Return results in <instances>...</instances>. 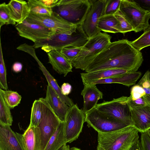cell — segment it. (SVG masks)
<instances>
[{"mask_svg":"<svg viewBox=\"0 0 150 150\" xmlns=\"http://www.w3.org/2000/svg\"><path fill=\"white\" fill-rule=\"evenodd\" d=\"M90 9L82 25L83 29L89 38L101 31L98 27L99 18L104 15L107 0H90Z\"/></svg>","mask_w":150,"mask_h":150,"instance_id":"8fae6325","label":"cell"},{"mask_svg":"<svg viewBox=\"0 0 150 150\" xmlns=\"http://www.w3.org/2000/svg\"><path fill=\"white\" fill-rule=\"evenodd\" d=\"M119 24L114 15H104L99 18L98 27L100 31L115 33H119Z\"/></svg>","mask_w":150,"mask_h":150,"instance_id":"cb8c5ba5","label":"cell"},{"mask_svg":"<svg viewBox=\"0 0 150 150\" xmlns=\"http://www.w3.org/2000/svg\"><path fill=\"white\" fill-rule=\"evenodd\" d=\"M22 67L23 65L21 63L16 62L14 63L13 65L12 69L14 72L18 73L22 71Z\"/></svg>","mask_w":150,"mask_h":150,"instance_id":"b9f144b4","label":"cell"},{"mask_svg":"<svg viewBox=\"0 0 150 150\" xmlns=\"http://www.w3.org/2000/svg\"><path fill=\"white\" fill-rule=\"evenodd\" d=\"M121 0H107L104 15H114L120 9Z\"/></svg>","mask_w":150,"mask_h":150,"instance_id":"836d02e7","label":"cell"},{"mask_svg":"<svg viewBox=\"0 0 150 150\" xmlns=\"http://www.w3.org/2000/svg\"><path fill=\"white\" fill-rule=\"evenodd\" d=\"M34 58L38 64L40 69L45 77L48 82V85L51 86L54 89L63 102L65 103L69 107L73 106L74 104L72 100L67 96H64L62 93L61 88L58 84L56 79L50 74L36 56H35Z\"/></svg>","mask_w":150,"mask_h":150,"instance_id":"7402d4cb","label":"cell"},{"mask_svg":"<svg viewBox=\"0 0 150 150\" xmlns=\"http://www.w3.org/2000/svg\"><path fill=\"white\" fill-rule=\"evenodd\" d=\"M119 22L118 30L124 35L126 33L134 31V29L119 10L114 15Z\"/></svg>","mask_w":150,"mask_h":150,"instance_id":"4dcf8cb0","label":"cell"},{"mask_svg":"<svg viewBox=\"0 0 150 150\" xmlns=\"http://www.w3.org/2000/svg\"><path fill=\"white\" fill-rule=\"evenodd\" d=\"M5 100L10 108L17 106L21 102V96L17 92L2 89Z\"/></svg>","mask_w":150,"mask_h":150,"instance_id":"f1b7e54d","label":"cell"},{"mask_svg":"<svg viewBox=\"0 0 150 150\" xmlns=\"http://www.w3.org/2000/svg\"><path fill=\"white\" fill-rule=\"evenodd\" d=\"M129 150H142L139 140L134 144Z\"/></svg>","mask_w":150,"mask_h":150,"instance_id":"7bdbcfd3","label":"cell"},{"mask_svg":"<svg viewBox=\"0 0 150 150\" xmlns=\"http://www.w3.org/2000/svg\"><path fill=\"white\" fill-rule=\"evenodd\" d=\"M0 88L4 90L8 89L6 79V71L5 64L0 42Z\"/></svg>","mask_w":150,"mask_h":150,"instance_id":"1f68e13d","label":"cell"},{"mask_svg":"<svg viewBox=\"0 0 150 150\" xmlns=\"http://www.w3.org/2000/svg\"><path fill=\"white\" fill-rule=\"evenodd\" d=\"M149 79L150 80V70L149 71Z\"/></svg>","mask_w":150,"mask_h":150,"instance_id":"c3c4849f","label":"cell"},{"mask_svg":"<svg viewBox=\"0 0 150 150\" xmlns=\"http://www.w3.org/2000/svg\"><path fill=\"white\" fill-rule=\"evenodd\" d=\"M130 73L125 70L118 69H107L80 74L83 85L89 84L95 81L122 75Z\"/></svg>","mask_w":150,"mask_h":150,"instance_id":"d6986e66","label":"cell"},{"mask_svg":"<svg viewBox=\"0 0 150 150\" xmlns=\"http://www.w3.org/2000/svg\"><path fill=\"white\" fill-rule=\"evenodd\" d=\"M42 5L48 8H52L57 6L59 0H35Z\"/></svg>","mask_w":150,"mask_h":150,"instance_id":"f35d334b","label":"cell"},{"mask_svg":"<svg viewBox=\"0 0 150 150\" xmlns=\"http://www.w3.org/2000/svg\"><path fill=\"white\" fill-rule=\"evenodd\" d=\"M15 27L21 37L29 39L34 43L50 39L56 33L40 25L30 22L25 19L17 24Z\"/></svg>","mask_w":150,"mask_h":150,"instance_id":"7c38bea8","label":"cell"},{"mask_svg":"<svg viewBox=\"0 0 150 150\" xmlns=\"http://www.w3.org/2000/svg\"><path fill=\"white\" fill-rule=\"evenodd\" d=\"M48 63L53 69L59 74H63L65 77L69 73L72 71L71 62L67 59L60 50H54L47 53Z\"/></svg>","mask_w":150,"mask_h":150,"instance_id":"2e32d148","label":"cell"},{"mask_svg":"<svg viewBox=\"0 0 150 150\" xmlns=\"http://www.w3.org/2000/svg\"><path fill=\"white\" fill-rule=\"evenodd\" d=\"M30 13L38 15H51L53 11L52 8L45 7L37 2L35 0L27 1Z\"/></svg>","mask_w":150,"mask_h":150,"instance_id":"83f0119b","label":"cell"},{"mask_svg":"<svg viewBox=\"0 0 150 150\" xmlns=\"http://www.w3.org/2000/svg\"><path fill=\"white\" fill-rule=\"evenodd\" d=\"M111 38L109 34L101 32L89 38L78 55L71 62L73 67L85 71L93 59L111 43Z\"/></svg>","mask_w":150,"mask_h":150,"instance_id":"3957f363","label":"cell"},{"mask_svg":"<svg viewBox=\"0 0 150 150\" xmlns=\"http://www.w3.org/2000/svg\"><path fill=\"white\" fill-rule=\"evenodd\" d=\"M132 126L139 131L145 132L150 128V106L131 108Z\"/></svg>","mask_w":150,"mask_h":150,"instance_id":"5bb4252c","label":"cell"},{"mask_svg":"<svg viewBox=\"0 0 150 150\" xmlns=\"http://www.w3.org/2000/svg\"><path fill=\"white\" fill-rule=\"evenodd\" d=\"M13 122L10 108L5 100L2 89H0V125L11 126Z\"/></svg>","mask_w":150,"mask_h":150,"instance_id":"d4e9b609","label":"cell"},{"mask_svg":"<svg viewBox=\"0 0 150 150\" xmlns=\"http://www.w3.org/2000/svg\"><path fill=\"white\" fill-rule=\"evenodd\" d=\"M65 137L64 122H61L51 137L44 150H58L67 143Z\"/></svg>","mask_w":150,"mask_h":150,"instance_id":"603a6c76","label":"cell"},{"mask_svg":"<svg viewBox=\"0 0 150 150\" xmlns=\"http://www.w3.org/2000/svg\"><path fill=\"white\" fill-rule=\"evenodd\" d=\"M146 95L143 88L137 84L131 88L129 97L131 100H134L144 97Z\"/></svg>","mask_w":150,"mask_h":150,"instance_id":"e575fe53","label":"cell"},{"mask_svg":"<svg viewBox=\"0 0 150 150\" xmlns=\"http://www.w3.org/2000/svg\"><path fill=\"white\" fill-rule=\"evenodd\" d=\"M0 150H26L23 134L15 132L10 126L0 125Z\"/></svg>","mask_w":150,"mask_h":150,"instance_id":"4fadbf2b","label":"cell"},{"mask_svg":"<svg viewBox=\"0 0 150 150\" xmlns=\"http://www.w3.org/2000/svg\"><path fill=\"white\" fill-rule=\"evenodd\" d=\"M144 97L147 104L150 106V95H146Z\"/></svg>","mask_w":150,"mask_h":150,"instance_id":"ee69618b","label":"cell"},{"mask_svg":"<svg viewBox=\"0 0 150 150\" xmlns=\"http://www.w3.org/2000/svg\"><path fill=\"white\" fill-rule=\"evenodd\" d=\"M70 150H81L80 149L75 147H73L70 149Z\"/></svg>","mask_w":150,"mask_h":150,"instance_id":"7dc6e473","label":"cell"},{"mask_svg":"<svg viewBox=\"0 0 150 150\" xmlns=\"http://www.w3.org/2000/svg\"><path fill=\"white\" fill-rule=\"evenodd\" d=\"M150 138V128L148 129L146 132Z\"/></svg>","mask_w":150,"mask_h":150,"instance_id":"bcb514c9","label":"cell"},{"mask_svg":"<svg viewBox=\"0 0 150 150\" xmlns=\"http://www.w3.org/2000/svg\"><path fill=\"white\" fill-rule=\"evenodd\" d=\"M39 99L42 103V110L41 121L38 127L41 133V150H44L61 122L45 98Z\"/></svg>","mask_w":150,"mask_h":150,"instance_id":"9c48e42d","label":"cell"},{"mask_svg":"<svg viewBox=\"0 0 150 150\" xmlns=\"http://www.w3.org/2000/svg\"><path fill=\"white\" fill-rule=\"evenodd\" d=\"M81 94L83 98L82 110L85 114L95 108L98 100L103 98V94L95 84H85Z\"/></svg>","mask_w":150,"mask_h":150,"instance_id":"e0dca14e","label":"cell"},{"mask_svg":"<svg viewBox=\"0 0 150 150\" xmlns=\"http://www.w3.org/2000/svg\"><path fill=\"white\" fill-rule=\"evenodd\" d=\"M144 10L150 12V0H133Z\"/></svg>","mask_w":150,"mask_h":150,"instance_id":"ab89813d","label":"cell"},{"mask_svg":"<svg viewBox=\"0 0 150 150\" xmlns=\"http://www.w3.org/2000/svg\"><path fill=\"white\" fill-rule=\"evenodd\" d=\"M7 5L12 18L17 24L22 23L30 13L28 2L25 1L11 0Z\"/></svg>","mask_w":150,"mask_h":150,"instance_id":"ac0fdd59","label":"cell"},{"mask_svg":"<svg viewBox=\"0 0 150 150\" xmlns=\"http://www.w3.org/2000/svg\"><path fill=\"white\" fill-rule=\"evenodd\" d=\"M137 84L143 88L146 95H150V80L149 71L146 72Z\"/></svg>","mask_w":150,"mask_h":150,"instance_id":"d590c367","label":"cell"},{"mask_svg":"<svg viewBox=\"0 0 150 150\" xmlns=\"http://www.w3.org/2000/svg\"><path fill=\"white\" fill-rule=\"evenodd\" d=\"M139 132L129 126L112 132L98 133L97 150H129L139 140Z\"/></svg>","mask_w":150,"mask_h":150,"instance_id":"7a4b0ae2","label":"cell"},{"mask_svg":"<svg viewBox=\"0 0 150 150\" xmlns=\"http://www.w3.org/2000/svg\"><path fill=\"white\" fill-rule=\"evenodd\" d=\"M16 22L12 18L7 4L5 2L0 4V28L6 24L16 25Z\"/></svg>","mask_w":150,"mask_h":150,"instance_id":"f546056e","label":"cell"},{"mask_svg":"<svg viewBox=\"0 0 150 150\" xmlns=\"http://www.w3.org/2000/svg\"><path fill=\"white\" fill-rule=\"evenodd\" d=\"M129 103L131 108L142 107L147 105L144 97L134 100L130 99Z\"/></svg>","mask_w":150,"mask_h":150,"instance_id":"74e56055","label":"cell"},{"mask_svg":"<svg viewBox=\"0 0 150 150\" xmlns=\"http://www.w3.org/2000/svg\"><path fill=\"white\" fill-rule=\"evenodd\" d=\"M42 105L39 99L33 102L31 108L30 126L38 127L41 121Z\"/></svg>","mask_w":150,"mask_h":150,"instance_id":"484cf974","label":"cell"},{"mask_svg":"<svg viewBox=\"0 0 150 150\" xmlns=\"http://www.w3.org/2000/svg\"><path fill=\"white\" fill-rule=\"evenodd\" d=\"M72 86L68 83H64L61 86V89L62 93L64 96H67L71 92Z\"/></svg>","mask_w":150,"mask_h":150,"instance_id":"60d3db41","label":"cell"},{"mask_svg":"<svg viewBox=\"0 0 150 150\" xmlns=\"http://www.w3.org/2000/svg\"><path fill=\"white\" fill-rule=\"evenodd\" d=\"M26 150H41V137L38 127L30 126L23 134Z\"/></svg>","mask_w":150,"mask_h":150,"instance_id":"44dd1931","label":"cell"},{"mask_svg":"<svg viewBox=\"0 0 150 150\" xmlns=\"http://www.w3.org/2000/svg\"><path fill=\"white\" fill-rule=\"evenodd\" d=\"M143 61L142 52L127 39L111 43L97 55L86 67L85 72L112 69L137 72Z\"/></svg>","mask_w":150,"mask_h":150,"instance_id":"6da1fadb","label":"cell"},{"mask_svg":"<svg viewBox=\"0 0 150 150\" xmlns=\"http://www.w3.org/2000/svg\"><path fill=\"white\" fill-rule=\"evenodd\" d=\"M90 0H59L56 12L74 25H82L90 9Z\"/></svg>","mask_w":150,"mask_h":150,"instance_id":"277c9868","label":"cell"},{"mask_svg":"<svg viewBox=\"0 0 150 150\" xmlns=\"http://www.w3.org/2000/svg\"><path fill=\"white\" fill-rule=\"evenodd\" d=\"M88 126L98 133L113 132L129 126L127 124L108 116L99 111L95 107L85 114Z\"/></svg>","mask_w":150,"mask_h":150,"instance_id":"52a82bcc","label":"cell"},{"mask_svg":"<svg viewBox=\"0 0 150 150\" xmlns=\"http://www.w3.org/2000/svg\"><path fill=\"white\" fill-rule=\"evenodd\" d=\"M141 141L142 150H150V138L146 133H141Z\"/></svg>","mask_w":150,"mask_h":150,"instance_id":"8d00e7d4","label":"cell"},{"mask_svg":"<svg viewBox=\"0 0 150 150\" xmlns=\"http://www.w3.org/2000/svg\"><path fill=\"white\" fill-rule=\"evenodd\" d=\"M129 97L122 96L110 101H104L95 108L104 114L132 126Z\"/></svg>","mask_w":150,"mask_h":150,"instance_id":"5b68a950","label":"cell"},{"mask_svg":"<svg viewBox=\"0 0 150 150\" xmlns=\"http://www.w3.org/2000/svg\"><path fill=\"white\" fill-rule=\"evenodd\" d=\"M85 119V113L82 109H79L77 104L70 107L64 122L67 143H70L78 138L86 122Z\"/></svg>","mask_w":150,"mask_h":150,"instance_id":"30bf717a","label":"cell"},{"mask_svg":"<svg viewBox=\"0 0 150 150\" xmlns=\"http://www.w3.org/2000/svg\"><path fill=\"white\" fill-rule=\"evenodd\" d=\"M58 150H70L69 146V145L65 144L62 146Z\"/></svg>","mask_w":150,"mask_h":150,"instance_id":"f6af8a7d","label":"cell"},{"mask_svg":"<svg viewBox=\"0 0 150 150\" xmlns=\"http://www.w3.org/2000/svg\"><path fill=\"white\" fill-rule=\"evenodd\" d=\"M131 44L140 51L144 47L150 46V25L144 30V33L138 38L130 41Z\"/></svg>","mask_w":150,"mask_h":150,"instance_id":"4316f807","label":"cell"},{"mask_svg":"<svg viewBox=\"0 0 150 150\" xmlns=\"http://www.w3.org/2000/svg\"><path fill=\"white\" fill-rule=\"evenodd\" d=\"M83 46H71L62 49L61 52L71 62L76 57L81 50Z\"/></svg>","mask_w":150,"mask_h":150,"instance_id":"d6a6232c","label":"cell"},{"mask_svg":"<svg viewBox=\"0 0 150 150\" xmlns=\"http://www.w3.org/2000/svg\"><path fill=\"white\" fill-rule=\"evenodd\" d=\"M26 19L30 22L40 25L59 34H71L76 30L77 26L67 22L55 11L51 15L30 13Z\"/></svg>","mask_w":150,"mask_h":150,"instance_id":"ba28073f","label":"cell"},{"mask_svg":"<svg viewBox=\"0 0 150 150\" xmlns=\"http://www.w3.org/2000/svg\"><path fill=\"white\" fill-rule=\"evenodd\" d=\"M141 74V73L139 71L128 73L122 75L97 80L89 84L118 83L129 87L135 83Z\"/></svg>","mask_w":150,"mask_h":150,"instance_id":"ffe728a7","label":"cell"},{"mask_svg":"<svg viewBox=\"0 0 150 150\" xmlns=\"http://www.w3.org/2000/svg\"><path fill=\"white\" fill-rule=\"evenodd\" d=\"M119 10L136 33L144 31L149 25L150 12L133 0H121Z\"/></svg>","mask_w":150,"mask_h":150,"instance_id":"8992f818","label":"cell"},{"mask_svg":"<svg viewBox=\"0 0 150 150\" xmlns=\"http://www.w3.org/2000/svg\"><path fill=\"white\" fill-rule=\"evenodd\" d=\"M45 99L60 122H64L70 107L61 100L54 89L48 85Z\"/></svg>","mask_w":150,"mask_h":150,"instance_id":"9a60e30c","label":"cell"}]
</instances>
